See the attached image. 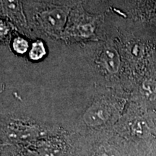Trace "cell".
I'll use <instances>...</instances> for the list:
<instances>
[{"label": "cell", "mask_w": 156, "mask_h": 156, "mask_svg": "<svg viewBox=\"0 0 156 156\" xmlns=\"http://www.w3.org/2000/svg\"><path fill=\"white\" fill-rule=\"evenodd\" d=\"M68 12L64 8H54L45 10L38 15V20L48 34L58 35L63 30L67 21Z\"/></svg>", "instance_id": "obj_1"}, {"label": "cell", "mask_w": 156, "mask_h": 156, "mask_svg": "<svg viewBox=\"0 0 156 156\" xmlns=\"http://www.w3.org/2000/svg\"><path fill=\"white\" fill-rule=\"evenodd\" d=\"M111 116V109L106 105L98 103L90 108L84 115V119L90 126L103 125Z\"/></svg>", "instance_id": "obj_2"}, {"label": "cell", "mask_w": 156, "mask_h": 156, "mask_svg": "<svg viewBox=\"0 0 156 156\" xmlns=\"http://www.w3.org/2000/svg\"><path fill=\"white\" fill-rule=\"evenodd\" d=\"M101 61L103 67L109 73H116L119 67V58L114 48H106L103 50L101 56Z\"/></svg>", "instance_id": "obj_3"}, {"label": "cell", "mask_w": 156, "mask_h": 156, "mask_svg": "<svg viewBox=\"0 0 156 156\" xmlns=\"http://www.w3.org/2000/svg\"><path fill=\"white\" fill-rule=\"evenodd\" d=\"M5 10L17 22L25 24V20L19 0H2Z\"/></svg>", "instance_id": "obj_4"}, {"label": "cell", "mask_w": 156, "mask_h": 156, "mask_svg": "<svg viewBox=\"0 0 156 156\" xmlns=\"http://www.w3.org/2000/svg\"><path fill=\"white\" fill-rule=\"evenodd\" d=\"M72 29L73 30V34L75 36L84 38L91 37L94 32V26L89 22L75 24L73 27H72Z\"/></svg>", "instance_id": "obj_5"}, {"label": "cell", "mask_w": 156, "mask_h": 156, "mask_svg": "<svg viewBox=\"0 0 156 156\" xmlns=\"http://www.w3.org/2000/svg\"><path fill=\"white\" fill-rule=\"evenodd\" d=\"M46 51L44 43L41 41H37L32 44L30 51H29V56L34 61L40 60L46 55Z\"/></svg>", "instance_id": "obj_6"}, {"label": "cell", "mask_w": 156, "mask_h": 156, "mask_svg": "<svg viewBox=\"0 0 156 156\" xmlns=\"http://www.w3.org/2000/svg\"><path fill=\"white\" fill-rule=\"evenodd\" d=\"M12 48L15 52L23 54L28 51L29 44L28 41L21 37H17L12 42Z\"/></svg>", "instance_id": "obj_7"}, {"label": "cell", "mask_w": 156, "mask_h": 156, "mask_svg": "<svg viewBox=\"0 0 156 156\" xmlns=\"http://www.w3.org/2000/svg\"><path fill=\"white\" fill-rule=\"evenodd\" d=\"M96 156H119V154L114 148L103 147L98 151Z\"/></svg>", "instance_id": "obj_8"}]
</instances>
